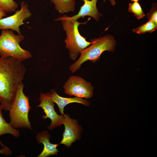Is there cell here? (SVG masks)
Returning a JSON list of instances; mask_svg holds the SVG:
<instances>
[{
    "label": "cell",
    "mask_w": 157,
    "mask_h": 157,
    "mask_svg": "<svg viewBox=\"0 0 157 157\" xmlns=\"http://www.w3.org/2000/svg\"><path fill=\"white\" fill-rule=\"evenodd\" d=\"M157 28V24L151 20H148L145 24L132 30L134 33L140 34L146 33H152Z\"/></svg>",
    "instance_id": "15"
},
{
    "label": "cell",
    "mask_w": 157,
    "mask_h": 157,
    "mask_svg": "<svg viewBox=\"0 0 157 157\" xmlns=\"http://www.w3.org/2000/svg\"><path fill=\"white\" fill-rule=\"evenodd\" d=\"M51 135L47 131H44L37 133L36 138L39 143H42L44 148L42 152L38 157H47L57 154L58 151L57 147L58 144H53L50 142Z\"/></svg>",
    "instance_id": "12"
},
{
    "label": "cell",
    "mask_w": 157,
    "mask_h": 157,
    "mask_svg": "<svg viewBox=\"0 0 157 157\" xmlns=\"http://www.w3.org/2000/svg\"><path fill=\"white\" fill-rule=\"evenodd\" d=\"M12 151L8 147L5 145L0 149V154H5L7 156L10 155L12 154Z\"/></svg>",
    "instance_id": "19"
},
{
    "label": "cell",
    "mask_w": 157,
    "mask_h": 157,
    "mask_svg": "<svg viewBox=\"0 0 157 157\" xmlns=\"http://www.w3.org/2000/svg\"><path fill=\"white\" fill-rule=\"evenodd\" d=\"M24 39V36L22 34L16 35L12 30H2L0 35L1 57H11L22 61L31 58V53L19 45Z\"/></svg>",
    "instance_id": "5"
},
{
    "label": "cell",
    "mask_w": 157,
    "mask_h": 157,
    "mask_svg": "<svg viewBox=\"0 0 157 157\" xmlns=\"http://www.w3.org/2000/svg\"><path fill=\"white\" fill-rule=\"evenodd\" d=\"M133 2H138V1L140 0H131Z\"/></svg>",
    "instance_id": "21"
},
{
    "label": "cell",
    "mask_w": 157,
    "mask_h": 157,
    "mask_svg": "<svg viewBox=\"0 0 157 157\" xmlns=\"http://www.w3.org/2000/svg\"><path fill=\"white\" fill-rule=\"evenodd\" d=\"M2 110V108L0 105V138L1 135L7 134L18 138L20 135L19 131L12 127L9 123L6 122L3 116ZM0 145L1 148L5 146L1 141L0 138Z\"/></svg>",
    "instance_id": "13"
},
{
    "label": "cell",
    "mask_w": 157,
    "mask_h": 157,
    "mask_svg": "<svg viewBox=\"0 0 157 157\" xmlns=\"http://www.w3.org/2000/svg\"><path fill=\"white\" fill-rule=\"evenodd\" d=\"M157 3L154 2L152 3L151 8L149 13L147 14L149 20H151L157 24Z\"/></svg>",
    "instance_id": "18"
},
{
    "label": "cell",
    "mask_w": 157,
    "mask_h": 157,
    "mask_svg": "<svg viewBox=\"0 0 157 157\" xmlns=\"http://www.w3.org/2000/svg\"><path fill=\"white\" fill-rule=\"evenodd\" d=\"M84 4L80 8L77 14L70 17L64 15L63 17L71 21L77 20L81 17L89 16L93 17L97 21H99V18L103 15L98 10L97 7V0H81Z\"/></svg>",
    "instance_id": "11"
},
{
    "label": "cell",
    "mask_w": 157,
    "mask_h": 157,
    "mask_svg": "<svg viewBox=\"0 0 157 157\" xmlns=\"http://www.w3.org/2000/svg\"><path fill=\"white\" fill-rule=\"evenodd\" d=\"M55 9L61 14L74 12L75 10V0H50Z\"/></svg>",
    "instance_id": "14"
},
{
    "label": "cell",
    "mask_w": 157,
    "mask_h": 157,
    "mask_svg": "<svg viewBox=\"0 0 157 157\" xmlns=\"http://www.w3.org/2000/svg\"><path fill=\"white\" fill-rule=\"evenodd\" d=\"M90 42H91L90 45L84 50L78 59L69 66V69L72 73L79 69L82 64L86 61L96 63L99 60L104 52L114 51L116 44L114 37L110 35L91 39Z\"/></svg>",
    "instance_id": "2"
},
{
    "label": "cell",
    "mask_w": 157,
    "mask_h": 157,
    "mask_svg": "<svg viewBox=\"0 0 157 157\" xmlns=\"http://www.w3.org/2000/svg\"><path fill=\"white\" fill-rule=\"evenodd\" d=\"M24 85L19 87L9 111L10 125L16 129L26 128L31 129L28 114L31 108L29 99L23 92Z\"/></svg>",
    "instance_id": "4"
},
{
    "label": "cell",
    "mask_w": 157,
    "mask_h": 157,
    "mask_svg": "<svg viewBox=\"0 0 157 157\" xmlns=\"http://www.w3.org/2000/svg\"><path fill=\"white\" fill-rule=\"evenodd\" d=\"M18 6L13 0H0V6L6 12H15Z\"/></svg>",
    "instance_id": "17"
},
{
    "label": "cell",
    "mask_w": 157,
    "mask_h": 157,
    "mask_svg": "<svg viewBox=\"0 0 157 157\" xmlns=\"http://www.w3.org/2000/svg\"><path fill=\"white\" fill-rule=\"evenodd\" d=\"M63 87L65 93L70 96L88 99L93 95L94 88L91 83L79 76H70Z\"/></svg>",
    "instance_id": "6"
},
{
    "label": "cell",
    "mask_w": 157,
    "mask_h": 157,
    "mask_svg": "<svg viewBox=\"0 0 157 157\" xmlns=\"http://www.w3.org/2000/svg\"><path fill=\"white\" fill-rule=\"evenodd\" d=\"M20 10L15 11L13 15L0 19V30H12L21 35L19 26L24 24V21L32 15L28 5L24 1L20 3Z\"/></svg>",
    "instance_id": "7"
},
{
    "label": "cell",
    "mask_w": 157,
    "mask_h": 157,
    "mask_svg": "<svg viewBox=\"0 0 157 157\" xmlns=\"http://www.w3.org/2000/svg\"><path fill=\"white\" fill-rule=\"evenodd\" d=\"M6 13L0 6V19L6 16Z\"/></svg>",
    "instance_id": "20"
},
{
    "label": "cell",
    "mask_w": 157,
    "mask_h": 157,
    "mask_svg": "<svg viewBox=\"0 0 157 157\" xmlns=\"http://www.w3.org/2000/svg\"><path fill=\"white\" fill-rule=\"evenodd\" d=\"M55 21H61L63 29L66 32V38L65 41L66 48L69 52L71 59L75 60L78 56L91 44V42L87 41L85 38L80 33L78 27L80 24H85L86 22L80 23L77 20L71 21L60 17L55 19Z\"/></svg>",
    "instance_id": "3"
},
{
    "label": "cell",
    "mask_w": 157,
    "mask_h": 157,
    "mask_svg": "<svg viewBox=\"0 0 157 157\" xmlns=\"http://www.w3.org/2000/svg\"><path fill=\"white\" fill-rule=\"evenodd\" d=\"M128 11L130 13H132L133 15L138 19H140L145 16L138 2L129 3Z\"/></svg>",
    "instance_id": "16"
},
{
    "label": "cell",
    "mask_w": 157,
    "mask_h": 157,
    "mask_svg": "<svg viewBox=\"0 0 157 157\" xmlns=\"http://www.w3.org/2000/svg\"><path fill=\"white\" fill-rule=\"evenodd\" d=\"M39 100L40 103L36 107H41L45 113V115L42 116V118L46 119L49 118L51 121L50 125L47 126L48 129L51 130L63 124L64 120V115H60L57 113L54 109V103L45 97L42 92L40 93Z\"/></svg>",
    "instance_id": "9"
},
{
    "label": "cell",
    "mask_w": 157,
    "mask_h": 157,
    "mask_svg": "<svg viewBox=\"0 0 157 157\" xmlns=\"http://www.w3.org/2000/svg\"><path fill=\"white\" fill-rule=\"evenodd\" d=\"M47 98L50 99L58 106L61 115H64V109L67 105L69 104L76 103L81 104L86 106H89L90 102L82 98L75 97L73 98L64 97L59 95L56 90L52 89L50 92L46 93H42Z\"/></svg>",
    "instance_id": "10"
},
{
    "label": "cell",
    "mask_w": 157,
    "mask_h": 157,
    "mask_svg": "<svg viewBox=\"0 0 157 157\" xmlns=\"http://www.w3.org/2000/svg\"><path fill=\"white\" fill-rule=\"evenodd\" d=\"M26 69L22 61L11 57L0 58V105L9 111Z\"/></svg>",
    "instance_id": "1"
},
{
    "label": "cell",
    "mask_w": 157,
    "mask_h": 157,
    "mask_svg": "<svg viewBox=\"0 0 157 157\" xmlns=\"http://www.w3.org/2000/svg\"><path fill=\"white\" fill-rule=\"evenodd\" d=\"M64 120L63 124L65 126L63 138L60 144L65 145L68 147L72 144L81 138L82 128L76 119L72 118L68 114L64 115Z\"/></svg>",
    "instance_id": "8"
}]
</instances>
